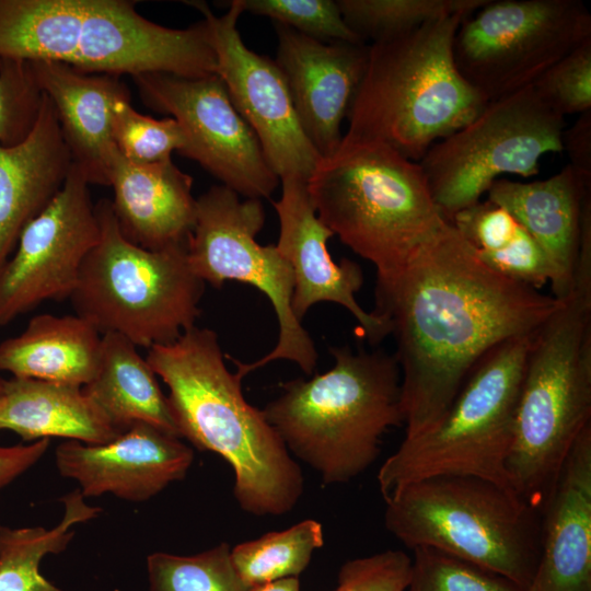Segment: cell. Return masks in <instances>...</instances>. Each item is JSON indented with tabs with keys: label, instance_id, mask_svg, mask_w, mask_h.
I'll return each instance as SVG.
<instances>
[{
	"label": "cell",
	"instance_id": "484cf974",
	"mask_svg": "<svg viewBox=\"0 0 591 591\" xmlns=\"http://www.w3.org/2000/svg\"><path fill=\"white\" fill-rule=\"evenodd\" d=\"M102 334L79 315L39 314L0 344V372L84 386L97 370Z\"/></svg>",
	"mask_w": 591,
	"mask_h": 591
},
{
	"label": "cell",
	"instance_id": "836d02e7",
	"mask_svg": "<svg viewBox=\"0 0 591 591\" xmlns=\"http://www.w3.org/2000/svg\"><path fill=\"white\" fill-rule=\"evenodd\" d=\"M244 12L267 16L322 42L364 43L346 24L333 0H242Z\"/></svg>",
	"mask_w": 591,
	"mask_h": 591
},
{
	"label": "cell",
	"instance_id": "83f0119b",
	"mask_svg": "<svg viewBox=\"0 0 591 591\" xmlns=\"http://www.w3.org/2000/svg\"><path fill=\"white\" fill-rule=\"evenodd\" d=\"M65 513L55 528L11 529L0 525V591H61L39 571L43 558L63 552L74 536L71 526L95 518L80 490L62 497Z\"/></svg>",
	"mask_w": 591,
	"mask_h": 591
},
{
	"label": "cell",
	"instance_id": "f1b7e54d",
	"mask_svg": "<svg viewBox=\"0 0 591 591\" xmlns=\"http://www.w3.org/2000/svg\"><path fill=\"white\" fill-rule=\"evenodd\" d=\"M323 544L322 524L309 519L236 545L231 549V558L240 578L251 588L298 577Z\"/></svg>",
	"mask_w": 591,
	"mask_h": 591
},
{
	"label": "cell",
	"instance_id": "f546056e",
	"mask_svg": "<svg viewBox=\"0 0 591 591\" xmlns=\"http://www.w3.org/2000/svg\"><path fill=\"white\" fill-rule=\"evenodd\" d=\"M487 0H338L348 27L364 43L385 40L444 15L473 13Z\"/></svg>",
	"mask_w": 591,
	"mask_h": 591
},
{
	"label": "cell",
	"instance_id": "74e56055",
	"mask_svg": "<svg viewBox=\"0 0 591 591\" xmlns=\"http://www.w3.org/2000/svg\"><path fill=\"white\" fill-rule=\"evenodd\" d=\"M474 251L490 269L526 287L537 290L551 279L545 252L521 225L514 239L502 248L494 252Z\"/></svg>",
	"mask_w": 591,
	"mask_h": 591
},
{
	"label": "cell",
	"instance_id": "277c9868",
	"mask_svg": "<svg viewBox=\"0 0 591 591\" xmlns=\"http://www.w3.org/2000/svg\"><path fill=\"white\" fill-rule=\"evenodd\" d=\"M471 14L444 15L369 44L341 141L381 142L419 162L436 142L471 121L488 103L453 59L456 31Z\"/></svg>",
	"mask_w": 591,
	"mask_h": 591
},
{
	"label": "cell",
	"instance_id": "8d00e7d4",
	"mask_svg": "<svg viewBox=\"0 0 591 591\" xmlns=\"http://www.w3.org/2000/svg\"><path fill=\"white\" fill-rule=\"evenodd\" d=\"M410 569L412 557L403 551L355 558L340 567L333 591H405Z\"/></svg>",
	"mask_w": 591,
	"mask_h": 591
},
{
	"label": "cell",
	"instance_id": "7402d4cb",
	"mask_svg": "<svg viewBox=\"0 0 591 591\" xmlns=\"http://www.w3.org/2000/svg\"><path fill=\"white\" fill-rule=\"evenodd\" d=\"M107 186L113 188L114 216L128 241L147 250L187 242L196 218L193 178L172 160L139 164L115 147L107 162Z\"/></svg>",
	"mask_w": 591,
	"mask_h": 591
},
{
	"label": "cell",
	"instance_id": "d4e9b609",
	"mask_svg": "<svg viewBox=\"0 0 591 591\" xmlns=\"http://www.w3.org/2000/svg\"><path fill=\"white\" fill-rule=\"evenodd\" d=\"M0 430L24 441L59 437L89 444L123 432L81 386L18 376L3 379L0 389Z\"/></svg>",
	"mask_w": 591,
	"mask_h": 591
},
{
	"label": "cell",
	"instance_id": "3957f363",
	"mask_svg": "<svg viewBox=\"0 0 591 591\" xmlns=\"http://www.w3.org/2000/svg\"><path fill=\"white\" fill-rule=\"evenodd\" d=\"M0 59L54 61L88 73H216L204 20L171 28L128 0H0Z\"/></svg>",
	"mask_w": 591,
	"mask_h": 591
},
{
	"label": "cell",
	"instance_id": "d590c367",
	"mask_svg": "<svg viewBox=\"0 0 591 591\" xmlns=\"http://www.w3.org/2000/svg\"><path fill=\"white\" fill-rule=\"evenodd\" d=\"M541 100L561 116L591 109V37L549 67L533 84Z\"/></svg>",
	"mask_w": 591,
	"mask_h": 591
},
{
	"label": "cell",
	"instance_id": "ee69618b",
	"mask_svg": "<svg viewBox=\"0 0 591 591\" xmlns=\"http://www.w3.org/2000/svg\"><path fill=\"white\" fill-rule=\"evenodd\" d=\"M528 591H534V589H533V588H530Z\"/></svg>",
	"mask_w": 591,
	"mask_h": 591
},
{
	"label": "cell",
	"instance_id": "4316f807",
	"mask_svg": "<svg viewBox=\"0 0 591 591\" xmlns=\"http://www.w3.org/2000/svg\"><path fill=\"white\" fill-rule=\"evenodd\" d=\"M157 376L135 344L108 333L102 335L95 375L82 390L121 431L144 422L179 437Z\"/></svg>",
	"mask_w": 591,
	"mask_h": 591
},
{
	"label": "cell",
	"instance_id": "8992f818",
	"mask_svg": "<svg viewBox=\"0 0 591 591\" xmlns=\"http://www.w3.org/2000/svg\"><path fill=\"white\" fill-rule=\"evenodd\" d=\"M329 351L328 371L282 383L262 409L288 451L325 485L362 474L380 455L383 434L404 422L394 356L347 346Z\"/></svg>",
	"mask_w": 591,
	"mask_h": 591
},
{
	"label": "cell",
	"instance_id": "7bdbcfd3",
	"mask_svg": "<svg viewBox=\"0 0 591 591\" xmlns=\"http://www.w3.org/2000/svg\"><path fill=\"white\" fill-rule=\"evenodd\" d=\"M2 382H3V378H1L0 375V389H1Z\"/></svg>",
	"mask_w": 591,
	"mask_h": 591
},
{
	"label": "cell",
	"instance_id": "8fae6325",
	"mask_svg": "<svg viewBox=\"0 0 591 591\" xmlns=\"http://www.w3.org/2000/svg\"><path fill=\"white\" fill-rule=\"evenodd\" d=\"M565 117L531 86L490 101L418 162L445 220L480 200L503 174H538L543 155L563 152Z\"/></svg>",
	"mask_w": 591,
	"mask_h": 591
},
{
	"label": "cell",
	"instance_id": "d6a6232c",
	"mask_svg": "<svg viewBox=\"0 0 591 591\" xmlns=\"http://www.w3.org/2000/svg\"><path fill=\"white\" fill-rule=\"evenodd\" d=\"M405 591H525L494 571L431 547L413 549Z\"/></svg>",
	"mask_w": 591,
	"mask_h": 591
},
{
	"label": "cell",
	"instance_id": "30bf717a",
	"mask_svg": "<svg viewBox=\"0 0 591 591\" xmlns=\"http://www.w3.org/2000/svg\"><path fill=\"white\" fill-rule=\"evenodd\" d=\"M533 334L491 348L440 421L421 434L404 438L379 470L384 499L404 485L438 475L477 476L511 488L507 462Z\"/></svg>",
	"mask_w": 591,
	"mask_h": 591
},
{
	"label": "cell",
	"instance_id": "ab89813d",
	"mask_svg": "<svg viewBox=\"0 0 591 591\" xmlns=\"http://www.w3.org/2000/svg\"><path fill=\"white\" fill-rule=\"evenodd\" d=\"M569 165L591 179V109L579 115L573 125L563 132V151Z\"/></svg>",
	"mask_w": 591,
	"mask_h": 591
},
{
	"label": "cell",
	"instance_id": "4fadbf2b",
	"mask_svg": "<svg viewBox=\"0 0 591 591\" xmlns=\"http://www.w3.org/2000/svg\"><path fill=\"white\" fill-rule=\"evenodd\" d=\"M589 37L591 14L580 0H487L459 26L453 59L490 102L531 86Z\"/></svg>",
	"mask_w": 591,
	"mask_h": 591
},
{
	"label": "cell",
	"instance_id": "9c48e42d",
	"mask_svg": "<svg viewBox=\"0 0 591 591\" xmlns=\"http://www.w3.org/2000/svg\"><path fill=\"white\" fill-rule=\"evenodd\" d=\"M96 245L84 259L70 300L100 334L137 347L175 341L195 326L205 282L192 270L186 243L147 250L121 233L109 199L97 201Z\"/></svg>",
	"mask_w": 591,
	"mask_h": 591
},
{
	"label": "cell",
	"instance_id": "b9f144b4",
	"mask_svg": "<svg viewBox=\"0 0 591 591\" xmlns=\"http://www.w3.org/2000/svg\"><path fill=\"white\" fill-rule=\"evenodd\" d=\"M248 591H301L298 577H289L268 583L253 586Z\"/></svg>",
	"mask_w": 591,
	"mask_h": 591
},
{
	"label": "cell",
	"instance_id": "e575fe53",
	"mask_svg": "<svg viewBox=\"0 0 591 591\" xmlns=\"http://www.w3.org/2000/svg\"><path fill=\"white\" fill-rule=\"evenodd\" d=\"M30 61L0 59V143L13 146L34 127L42 105Z\"/></svg>",
	"mask_w": 591,
	"mask_h": 591
},
{
	"label": "cell",
	"instance_id": "1f68e13d",
	"mask_svg": "<svg viewBox=\"0 0 591 591\" xmlns=\"http://www.w3.org/2000/svg\"><path fill=\"white\" fill-rule=\"evenodd\" d=\"M112 138L123 157L139 164L172 160V153H179L186 146L185 134L174 118L155 119L142 115L132 107L130 100L115 106Z\"/></svg>",
	"mask_w": 591,
	"mask_h": 591
},
{
	"label": "cell",
	"instance_id": "52a82bcc",
	"mask_svg": "<svg viewBox=\"0 0 591 591\" xmlns=\"http://www.w3.org/2000/svg\"><path fill=\"white\" fill-rule=\"evenodd\" d=\"M321 221L376 269L395 276L445 221L418 162L376 141H341L308 181Z\"/></svg>",
	"mask_w": 591,
	"mask_h": 591
},
{
	"label": "cell",
	"instance_id": "5bb4252c",
	"mask_svg": "<svg viewBox=\"0 0 591 591\" xmlns=\"http://www.w3.org/2000/svg\"><path fill=\"white\" fill-rule=\"evenodd\" d=\"M132 80L143 104L182 127L186 146L181 155L199 163L241 197L271 196L280 181L217 73L187 78L149 72Z\"/></svg>",
	"mask_w": 591,
	"mask_h": 591
},
{
	"label": "cell",
	"instance_id": "4dcf8cb0",
	"mask_svg": "<svg viewBox=\"0 0 591 591\" xmlns=\"http://www.w3.org/2000/svg\"><path fill=\"white\" fill-rule=\"evenodd\" d=\"M149 591H248L228 543L194 556L157 552L148 556Z\"/></svg>",
	"mask_w": 591,
	"mask_h": 591
},
{
	"label": "cell",
	"instance_id": "60d3db41",
	"mask_svg": "<svg viewBox=\"0 0 591 591\" xmlns=\"http://www.w3.org/2000/svg\"><path fill=\"white\" fill-rule=\"evenodd\" d=\"M49 444L50 439H40L28 445L0 447V488L33 466Z\"/></svg>",
	"mask_w": 591,
	"mask_h": 591
},
{
	"label": "cell",
	"instance_id": "44dd1931",
	"mask_svg": "<svg viewBox=\"0 0 591 591\" xmlns=\"http://www.w3.org/2000/svg\"><path fill=\"white\" fill-rule=\"evenodd\" d=\"M534 591H591V424L568 453L542 509Z\"/></svg>",
	"mask_w": 591,
	"mask_h": 591
},
{
	"label": "cell",
	"instance_id": "9a60e30c",
	"mask_svg": "<svg viewBox=\"0 0 591 591\" xmlns=\"http://www.w3.org/2000/svg\"><path fill=\"white\" fill-rule=\"evenodd\" d=\"M85 175L72 163L55 198L22 230L0 268V325L46 300L70 298L100 224Z\"/></svg>",
	"mask_w": 591,
	"mask_h": 591
},
{
	"label": "cell",
	"instance_id": "2e32d148",
	"mask_svg": "<svg viewBox=\"0 0 591 591\" xmlns=\"http://www.w3.org/2000/svg\"><path fill=\"white\" fill-rule=\"evenodd\" d=\"M202 14L216 56V73L256 135L279 181L294 176L309 181L322 161L304 135L286 80L276 61L251 50L237 30L242 0L231 1L217 16L204 2H189Z\"/></svg>",
	"mask_w": 591,
	"mask_h": 591
},
{
	"label": "cell",
	"instance_id": "cb8c5ba5",
	"mask_svg": "<svg viewBox=\"0 0 591 591\" xmlns=\"http://www.w3.org/2000/svg\"><path fill=\"white\" fill-rule=\"evenodd\" d=\"M72 158L55 107L43 93L36 123L19 143H0V268L26 224L61 189Z\"/></svg>",
	"mask_w": 591,
	"mask_h": 591
},
{
	"label": "cell",
	"instance_id": "e0dca14e",
	"mask_svg": "<svg viewBox=\"0 0 591 591\" xmlns=\"http://www.w3.org/2000/svg\"><path fill=\"white\" fill-rule=\"evenodd\" d=\"M281 197L274 204L279 220L276 247L293 274L292 311L302 322L320 302L348 310L358 322V334L379 344L391 333L387 317L364 311L355 298L363 283L360 266L347 258L335 263L327 250L334 234L317 217L308 182L288 176L280 179Z\"/></svg>",
	"mask_w": 591,
	"mask_h": 591
},
{
	"label": "cell",
	"instance_id": "5b68a950",
	"mask_svg": "<svg viewBox=\"0 0 591 591\" xmlns=\"http://www.w3.org/2000/svg\"><path fill=\"white\" fill-rule=\"evenodd\" d=\"M591 424V255L571 291L532 336L507 462L511 488L542 509L582 430Z\"/></svg>",
	"mask_w": 591,
	"mask_h": 591
},
{
	"label": "cell",
	"instance_id": "7a4b0ae2",
	"mask_svg": "<svg viewBox=\"0 0 591 591\" xmlns=\"http://www.w3.org/2000/svg\"><path fill=\"white\" fill-rule=\"evenodd\" d=\"M146 359L169 389L179 438L231 465L240 508L257 517L292 510L304 489L302 471L263 410L245 399L243 378L225 366L216 332L195 325L148 349Z\"/></svg>",
	"mask_w": 591,
	"mask_h": 591
},
{
	"label": "cell",
	"instance_id": "6da1fadb",
	"mask_svg": "<svg viewBox=\"0 0 591 591\" xmlns=\"http://www.w3.org/2000/svg\"><path fill=\"white\" fill-rule=\"evenodd\" d=\"M558 304L490 269L445 220L375 287L373 312L396 341L405 438L436 426L491 348L533 334Z\"/></svg>",
	"mask_w": 591,
	"mask_h": 591
},
{
	"label": "cell",
	"instance_id": "d6986e66",
	"mask_svg": "<svg viewBox=\"0 0 591 591\" xmlns=\"http://www.w3.org/2000/svg\"><path fill=\"white\" fill-rule=\"evenodd\" d=\"M194 452L179 437L138 422L109 442L67 440L56 448L59 473L78 482L83 497L112 494L144 501L185 478Z\"/></svg>",
	"mask_w": 591,
	"mask_h": 591
},
{
	"label": "cell",
	"instance_id": "7c38bea8",
	"mask_svg": "<svg viewBox=\"0 0 591 591\" xmlns=\"http://www.w3.org/2000/svg\"><path fill=\"white\" fill-rule=\"evenodd\" d=\"M265 223L259 199L244 198L224 185L210 187L196 198L194 228L186 242L187 260L205 283L220 288L225 281L247 283L273 304L278 321L275 347L252 363H236L244 378L275 360H289L306 374L313 372L314 341L292 311L293 274L276 245H260L256 235Z\"/></svg>",
	"mask_w": 591,
	"mask_h": 591
},
{
	"label": "cell",
	"instance_id": "ffe728a7",
	"mask_svg": "<svg viewBox=\"0 0 591 591\" xmlns=\"http://www.w3.org/2000/svg\"><path fill=\"white\" fill-rule=\"evenodd\" d=\"M487 199L508 210L545 252L553 297L571 291L579 256L586 208L591 204V179L569 164L541 181H495Z\"/></svg>",
	"mask_w": 591,
	"mask_h": 591
},
{
	"label": "cell",
	"instance_id": "f35d334b",
	"mask_svg": "<svg viewBox=\"0 0 591 591\" xmlns=\"http://www.w3.org/2000/svg\"><path fill=\"white\" fill-rule=\"evenodd\" d=\"M449 222L478 252L502 248L514 239L520 229L508 210L488 199L461 209Z\"/></svg>",
	"mask_w": 591,
	"mask_h": 591
},
{
	"label": "cell",
	"instance_id": "603a6c76",
	"mask_svg": "<svg viewBox=\"0 0 591 591\" xmlns=\"http://www.w3.org/2000/svg\"><path fill=\"white\" fill-rule=\"evenodd\" d=\"M35 80L51 101L72 163L90 184L107 186V162L115 148V106L130 100L120 77L88 73L54 61H30Z\"/></svg>",
	"mask_w": 591,
	"mask_h": 591
},
{
	"label": "cell",
	"instance_id": "ba28073f",
	"mask_svg": "<svg viewBox=\"0 0 591 591\" xmlns=\"http://www.w3.org/2000/svg\"><path fill=\"white\" fill-rule=\"evenodd\" d=\"M384 501L385 528L407 547L436 548L531 588L542 514L513 489L477 476L438 475Z\"/></svg>",
	"mask_w": 591,
	"mask_h": 591
},
{
	"label": "cell",
	"instance_id": "ac0fdd59",
	"mask_svg": "<svg viewBox=\"0 0 591 591\" xmlns=\"http://www.w3.org/2000/svg\"><path fill=\"white\" fill-rule=\"evenodd\" d=\"M274 25L278 39L275 61L300 126L322 160L331 158L343 140L341 124L364 74L369 45L322 42Z\"/></svg>",
	"mask_w": 591,
	"mask_h": 591
}]
</instances>
